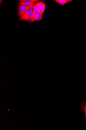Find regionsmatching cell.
Returning a JSON list of instances; mask_svg holds the SVG:
<instances>
[{
    "mask_svg": "<svg viewBox=\"0 0 86 130\" xmlns=\"http://www.w3.org/2000/svg\"><path fill=\"white\" fill-rule=\"evenodd\" d=\"M30 8L23 5L18 4V12L19 18H20Z\"/></svg>",
    "mask_w": 86,
    "mask_h": 130,
    "instance_id": "cell-1",
    "label": "cell"
},
{
    "mask_svg": "<svg viewBox=\"0 0 86 130\" xmlns=\"http://www.w3.org/2000/svg\"><path fill=\"white\" fill-rule=\"evenodd\" d=\"M35 13L34 11L32 12L24 19L23 21H27L30 22H34Z\"/></svg>",
    "mask_w": 86,
    "mask_h": 130,
    "instance_id": "cell-2",
    "label": "cell"
},
{
    "mask_svg": "<svg viewBox=\"0 0 86 130\" xmlns=\"http://www.w3.org/2000/svg\"><path fill=\"white\" fill-rule=\"evenodd\" d=\"M33 7L34 6L30 8L22 16L19 18V20L20 21H23L24 19L26 18L31 12L33 11Z\"/></svg>",
    "mask_w": 86,
    "mask_h": 130,
    "instance_id": "cell-3",
    "label": "cell"
},
{
    "mask_svg": "<svg viewBox=\"0 0 86 130\" xmlns=\"http://www.w3.org/2000/svg\"><path fill=\"white\" fill-rule=\"evenodd\" d=\"M36 3L29 1H25L19 2L18 4L23 5L27 7L31 8Z\"/></svg>",
    "mask_w": 86,
    "mask_h": 130,
    "instance_id": "cell-4",
    "label": "cell"
},
{
    "mask_svg": "<svg viewBox=\"0 0 86 130\" xmlns=\"http://www.w3.org/2000/svg\"><path fill=\"white\" fill-rule=\"evenodd\" d=\"M54 1L64 6L66 4L71 2L72 1L71 0H55Z\"/></svg>",
    "mask_w": 86,
    "mask_h": 130,
    "instance_id": "cell-5",
    "label": "cell"
},
{
    "mask_svg": "<svg viewBox=\"0 0 86 130\" xmlns=\"http://www.w3.org/2000/svg\"><path fill=\"white\" fill-rule=\"evenodd\" d=\"M43 15L38 13H36L34 16V21H40L42 19Z\"/></svg>",
    "mask_w": 86,
    "mask_h": 130,
    "instance_id": "cell-6",
    "label": "cell"
},
{
    "mask_svg": "<svg viewBox=\"0 0 86 130\" xmlns=\"http://www.w3.org/2000/svg\"><path fill=\"white\" fill-rule=\"evenodd\" d=\"M33 11L36 13H38L43 15V14L42 12L41 9L39 8L35 4L34 6Z\"/></svg>",
    "mask_w": 86,
    "mask_h": 130,
    "instance_id": "cell-7",
    "label": "cell"
},
{
    "mask_svg": "<svg viewBox=\"0 0 86 130\" xmlns=\"http://www.w3.org/2000/svg\"><path fill=\"white\" fill-rule=\"evenodd\" d=\"M35 5L40 9H41L45 5V4L44 3L41 2H38Z\"/></svg>",
    "mask_w": 86,
    "mask_h": 130,
    "instance_id": "cell-8",
    "label": "cell"
},
{
    "mask_svg": "<svg viewBox=\"0 0 86 130\" xmlns=\"http://www.w3.org/2000/svg\"><path fill=\"white\" fill-rule=\"evenodd\" d=\"M38 0H20L19 1V2H23L25 1H29L32 2H37Z\"/></svg>",
    "mask_w": 86,
    "mask_h": 130,
    "instance_id": "cell-9",
    "label": "cell"
},
{
    "mask_svg": "<svg viewBox=\"0 0 86 130\" xmlns=\"http://www.w3.org/2000/svg\"><path fill=\"white\" fill-rule=\"evenodd\" d=\"M83 109L84 112L86 117V102L85 103L83 106Z\"/></svg>",
    "mask_w": 86,
    "mask_h": 130,
    "instance_id": "cell-10",
    "label": "cell"
},
{
    "mask_svg": "<svg viewBox=\"0 0 86 130\" xmlns=\"http://www.w3.org/2000/svg\"><path fill=\"white\" fill-rule=\"evenodd\" d=\"M45 7H46V6L45 5V6H44V7H43L41 9V12H42L43 14V13H44V11H45Z\"/></svg>",
    "mask_w": 86,
    "mask_h": 130,
    "instance_id": "cell-11",
    "label": "cell"
},
{
    "mask_svg": "<svg viewBox=\"0 0 86 130\" xmlns=\"http://www.w3.org/2000/svg\"><path fill=\"white\" fill-rule=\"evenodd\" d=\"M9 109H8V111H9Z\"/></svg>",
    "mask_w": 86,
    "mask_h": 130,
    "instance_id": "cell-12",
    "label": "cell"
}]
</instances>
